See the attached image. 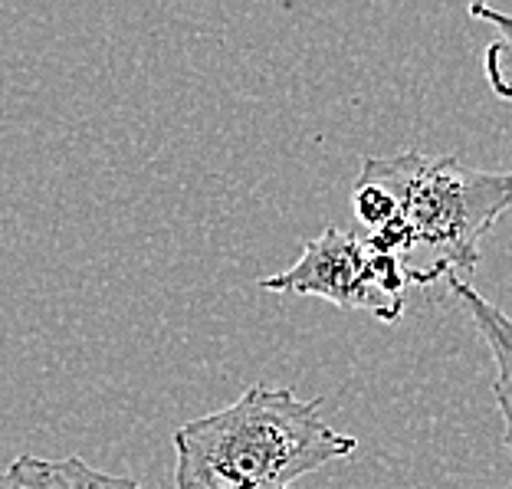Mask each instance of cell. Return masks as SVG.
<instances>
[{
    "mask_svg": "<svg viewBox=\"0 0 512 489\" xmlns=\"http://www.w3.org/2000/svg\"><path fill=\"white\" fill-rule=\"evenodd\" d=\"M450 289H453V299L467 309L476 332H480V339L486 342V348H490V355H493V365H496L493 398L499 404V414H503L506 450L512 460V319L499 306H493L490 299H483L480 289L470 286V279H453Z\"/></svg>",
    "mask_w": 512,
    "mask_h": 489,
    "instance_id": "cell-4",
    "label": "cell"
},
{
    "mask_svg": "<svg viewBox=\"0 0 512 489\" xmlns=\"http://www.w3.org/2000/svg\"><path fill=\"white\" fill-rule=\"evenodd\" d=\"M358 181L394 197V217L365 237L371 250L394 256L407 283L424 289L457 270L470 276L480 240L512 207V171H483L453 155L365 158Z\"/></svg>",
    "mask_w": 512,
    "mask_h": 489,
    "instance_id": "cell-1",
    "label": "cell"
},
{
    "mask_svg": "<svg viewBox=\"0 0 512 489\" xmlns=\"http://www.w3.org/2000/svg\"><path fill=\"white\" fill-rule=\"evenodd\" d=\"M355 450V437L322 421L319 398L253 384L234 404L174 430V486L289 489Z\"/></svg>",
    "mask_w": 512,
    "mask_h": 489,
    "instance_id": "cell-2",
    "label": "cell"
},
{
    "mask_svg": "<svg viewBox=\"0 0 512 489\" xmlns=\"http://www.w3.org/2000/svg\"><path fill=\"white\" fill-rule=\"evenodd\" d=\"M404 286L407 279L394 256L371 250L365 237L339 227L302 243V256L289 270L260 279L266 293L319 296L339 309L371 312L388 325L404 316Z\"/></svg>",
    "mask_w": 512,
    "mask_h": 489,
    "instance_id": "cell-3",
    "label": "cell"
},
{
    "mask_svg": "<svg viewBox=\"0 0 512 489\" xmlns=\"http://www.w3.org/2000/svg\"><path fill=\"white\" fill-rule=\"evenodd\" d=\"M470 17L486 20L490 27H496V40L483 53V69H486V83H490L496 96L512 102V14H503V10H496L490 4H473Z\"/></svg>",
    "mask_w": 512,
    "mask_h": 489,
    "instance_id": "cell-6",
    "label": "cell"
},
{
    "mask_svg": "<svg viewBox=\"0 0 512 489\" xmlns=\"http://www.w3.org/2000/svg\"><path fill=\"white\" fill-rule=\"evenodd\" d=\"M0 489H145L132 476H115L89 467L83 457L43 460L17 457L0 470Z\"/></svg>",
    "mask_w": 512,
    "mask_h": 489,
    "instance_id": "cell-5",
    "label": "cell"
}]
</instances>
